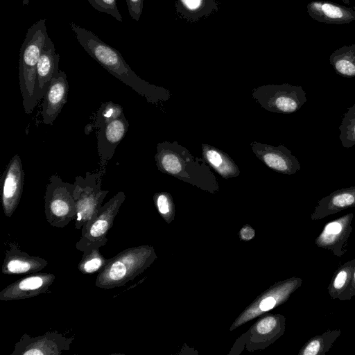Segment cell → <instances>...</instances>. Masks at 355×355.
<instances>
[{"mask_svg": "<svg viewBox=\"0 0 355 355\" xmlns=\"http://www.w3.org/2000/svg\"><path fill=\"white\" fill-rule=\"evenodd\" d=\"M342 1L343 3H346V4H350L351 3V0H340Z\"/></svg>", "mask_w": 355, "mask_h": 355, "instance_id": "cell-34", "label": "cell"}, {"mask_svg": "<svg viewBox=\"0 0 355 355\" xmlns=\"http://www.w3.org/2000/svg\"><path fill=\"white\" fill-rule=\"evenodd\" d=\"M161 172L203 189H214L218 182L210 165L202 158L194 157L177 141L158 143L155 155Z\"/></svg>", "mask_w": 355, "mask_h": 355, "instance_id": "cell-2", "label": "cell"}, {"mask_svg": "<svg viewBox=\"0 0 355 355\" xmlns=\"http://www.w3.org/2000/svg\"><path fill=\"white\" fill-rule=\"evenodd\" d=\"M48 264V261L38 256L31 255L22 250L17 245L12 243L6 252L1 267L5 275L31 274L40 272Z\"/></svg>", "mask_w": 355, "mask_h": 355, "instance_id": "cell-17", "label": "cell"}, {"mask_svg": "<svg viewBox=\"0 0 355 355\" xmlns=\"http://www.w3.org/2000/svg\"><path fill=\"white\" fill-rule=\"evenodd\" d=\"M279 320L272 316H268L261 320L257 325V331L261 334H266L274 330Z\"/></svg>", "mask_w": 355, "mask_h": 355, "instance_id": "cell-29", "label": "cell"}, {"mask_svg": "<svg viewBox=\"0 0 355 355\" xmlns=\"http://www.w3.org/2000/svg\"><path fill=\"white\" fill-rule=\"evenodd\" d=\"M252 97L265 110L276 113H293L306 102L301 86L289 84L268 85L253 89Z\"/></svg>", "mask_w": 355, "mask_h": 355, "instance_id": "cell-8", "label": "cell"}, {"mask_svg": "<svg viewBox=\"0 0 355 355\" xmlns=\"http://www.w3.org/2000/svg\"><path fill=\"white\" fill-rule=\"evenodd\" d=\"M71 27L84 50L110 74L130 87L148 102L167 100L170 94L165 89L140 78L130 67L118 50L103 42L92 31L73 22Z\"/></svg>", "mask_w": 355, "mask_h": 355, "instance_id": "cell-1", "label": "cell"}, {"mask_svg": "<svg viewBox=\"0 0 355 355\" xmlns=\"http://www.w3.org/2000/svg\"><path fill=\"white\" fill-rule=\"evenodd\" d=\"M105 245L95 243L87 245L83 250V256L78 264V270L82 274L91 275L101 272L109 261L100 252V248Z\"/></svg>", "mask_w": 355, "mask_h": 355, "instance_id": "cell-23", "label": "cell"}, {"mask_svg": "<svg viewBox=\"0 0 355 355\" xmlns=\"http://www.w3.org/2000/svg\"><path fill=\"white\" fill-rule=\"evenodd\" d=\"M129 15L138 21L143 10L144 0H125Z\"/></svg>", "mask_w": 355, "mask_h": 355, "instance_id": "cell-30", "label": "cell"}, {"mask_svg": "<svg viewBox=\"0 0 355 355\" xmlns=\"http://www.w3.org/2000/svg\"><path fill=\"white\" fill-rule=\"evenodd\" d=\"M55 279L52 273H31L5 287L0 292V300H24L45 293Z\"/></svg>", "mask_w": 355, "mask_h": 355, "instance_id": "cell-13", "label": "cell"}, {"mask_svg": "<svg viewBox=\"0 0 355 355\" xmlns=\"http://www.w3.org/2000/svg\"><path fill=\"white\" fill-rule=\"evenodd\" d=\"M29 2H30V0H23L22 4H23V6H26L29 3Z\"/></svg>", "mask_w": 355, "mask_h": 355, "instance_id": "cell-33", "label": "cell"}, {"mask_svg": "<svg viewBox=\"0 0 355 355\" xmlns=\"http://www.w3.org/2000/svg\"><path fill=\"white\" fill-rule=\"evenodd\" d=\"M355 266V258L345 262L334 273L327 287L328 293L333 299H339L348 287Z\"/></svg>", "mask_w": 355, "mask_h": 355, "instance_id": "cell-25", "label": "cell"}, {"mask_svg": "<svg viewBox=\"0 0 355 355\" xmlns=\"http://www.w3.org/2000/svg\"><path fill=\"white\" fill-rule=\"evenodd\" d=\"M153 250L146 245L129 248L118 253L98 272L95 286L112 289L125 285L148 266L153 258Z\"/></svg>", "mask_w": 355, "mask_h": 355, "instance_id": "cell-4", "label": "cell"}, {"mask_svg": "<svg viewBox=\"0 0 355 355\" xmlns=\"http://www.w3.org/2000/svg\"><path fill=\"white\" fill-rule=\"evenodd\" d=\"M340 334V329L328 330L311 338L302 347L299 355H325Z\"/></svg>", "mask_w": 355, "mask_h": 355, "instance_id": "cell-24", "label": "cell"}, {"mask_svg": "<svg viewBox=\"0 0 355 355\" xmlns=\"http://www.w3.org/2000/svg\"><path fill=\"white\" fill-rule=\"evenodd\" d=\"M69 84L66 73L59 71L51 80L42 106V121L52 125L67 103Z\"/></svg>", "mask_w": 355, "mask_h": 355, "instance_id": "cell-16", "label": "cell"}, {"mask_svg": "<svg viewBox=\"0 0 355 355\" xmlns=\"http://www.w3.org/2000/svg\"><path fill=\"white\" fill-rule=\"evenodd\" d=\"M72 341L58 331L34 337L25 333L15 344L10 355H61L69 350Z\"/></svg>", "mask_w": 355, "mask_h": 355, "instance_id": "cell-10", "label": "cell"}, {"mask_svg": "<svg viewBox=\"0 0 355 355\" xmlns=\"http://www.w3.org/2000/svg\"><path fill=\"white\" fill-rule=\"evenodd\" d=\"M329 62L338 75L355 77V44L344 45L334 51L329 56Z\"/></svg>", "mask_w": 355, "mask_h": 355, "instance_id": "cell-22", "label": "cell"}, {"mask_svg": "<svg viewBox=\"0 0 355 355\" xmlns=\"http://www.w3.org/2000/svg\"><path fill=\"white\" fill-rule=\"evenodd\" d=\"M105 169L100 168L97 172H86L85 176L75 178L73 197L76 207L74 219L75 228L82 227L96 215L102 202L109 193L101 189L103 175Z\"/></svg>", "mask_w": 355, "mask_h": 355, "instance_id": "cell-6", "label": "cell"}, {"mask_svg": "<svg viewBox=\"0 0 355 355\" xmlns=\"http://www.w3.org/2000/svg\"><path fill=\"white\" fill-rule=\"evenodd\" d=\"M241 236L244 240H250L254 236V231L250 227H245L241 230Z\"/></svg>", "mask_w": 355, "mask_h": 355, "instance_id": "cell-32", "label": "cell"}, {"mask_svg": "<svg viewBox=\"0 0 355 355\" xmlns=\"http://www.w3.org/2000/svg\"><path fill=\"white\" fill-rule=\"evenodd\" d=\"M125 199V193L119 191L101 206L96 215L82 227L81 236L76 243L78 250L83 252L87 245L95 243L105 245L107 235Z\"/></svg>", "mask_w": 355, "mask_h": 355, "instance_id": "cell-9", "label": "cell"}, {"mask_svg": "<svg viewBox=\"0 0 355 355\" xmlns=\"http://www.w3.org/2000/svg\"><path fill=\"white\" fill-rule=\"evenodd\" d=\"M46 21L45 19H40L28 29L19 51V87L22 105L27 114H31L35 107L33 95L37 67L42 49L49 37Z\"/></svg>", "mask_w": 355, "mask_h": 355, "instance_id": "cell-3", "label": "cell"}, {"mask_svg": "<svg viewBox=\"0 0 355 355\" xmlns=\"http://www.w3.org/2000/svg\"><path fill=\"white\" fill-rule=\"evenodd\" d=\"M202 149L203 158L222 178L229 179L240 174L238 166L225 153L208 144H202Z\"/></svg>", "mask_w": 355, "mask_h": 355, "instance_id": "cell-20", "label": "cell"}, {"mask_svg": "<svg viewBox=\"0 0 355 355\" xmlns=\"http://www.w3.org/2000/svg\"><path fill=\"white\" fill-rule=\"evenodd\" d=\"M353 218L354 214L348 213L326 223L315 240V245L342 257L347 250V241L352 232Z\"/></svg>", "mask_w": 355, "mask_h": 355, "instance_id": "cell-12", "label": "cell"}, {"mask_svg": "<svg viewBox=\"0 0 355 355\" xmlns=\"http://www.w3.org/2000/svg\"><path fill=\"white\" fill-rule=\"evenodd\" d=\"M155 205L159 212L163 216L168 215L171 209V199L168 193H157L154 196Z\"/></svg>", "mask_w": 355, "mask_h": 355, "instance_id": "cell-28", "label": "cell"}, {"mask_svg": "<svg viewBox=\"0 0 355 355\" xmlns=\"http://www.w3.org/2000/svg\"><path fill=\"white\" fill-rule=\"evenodd\" d=\"M176 12L189 22H196L218 10L215 0H176Z\"/></svg>", "mask_w": 355, "mask_h": 355, "instance_id": "cell-21", "label": "cell"}, {"mask_svg": "<svg viewBox=\"0 0 355 355\" xmlns=\"http://www.w3.org/2000/svg\"><path fill=\"white\" fill-rule=\"evenodd\" d=\"M309 16L327 24H345L355 21V10L338 3L325 1H312L306 6Z\"/></svg>", "mask_w": 355, "mask_h": 355, "instance_id": "cell-18", "label": "cell"}, {"mask_svg": "<svg viewBox=\"0 0 355 355\" xmlns=\"http://www.w3.org/2000/svg\"><path fill=\"white\" fill-rule=\"evenodd\" d=\"M354 207L355 186L342 188L320 200L311 215V219L313 220H320L329 215Z\"/></svg>", "mask_w": 355, "mask_h": 355, "instance_id": "cell-19", "label": "cell"}, {"mask_svg": "<svg viewBox=\"0 0 355 355\" xmlns=\"http://www.w3.org/2000/svg\"><path fill=\"white\" fill-rule=\"evenodd\" d=\"M353 296H355V266L353 270L351 282L348 287L343 293V294L341 295L338 300H349Z\"/></svg>", "mask_w": 355, "mask_h": 355, "instance_id": "cell-31", "label": "cell"}, {"mask_svg": "<svg viewBox=\"0 0 355 355\" xmlns=\"http://www.w3.org/2000/svg\"><path fill=\"white\" fill-rule=\"evenodd\" d=\"M94 126L97 130V148L101 168L105 169L119 144L128 132L129 123L123 107L112 101L99 107Z\"/></svg>", "mask_w": 355, "mask_h": 355, "instance_id": "cell-5", "label": "cell"}, {"mask_svg": "<svg viewBox=\"0 0 355 355\" xmlns=\"http://www.w3.org/2000/svg\"><path fill=\"white\" fill-rule=\"evenodd\" d=\"M250 146L257 157L276 172L293 175L301 168L298 159L283 145L272 146L252 141Z\"/></svg>", "mask_w": 355, "mask_h": 355, "instance_id": "cell-14", "label": "cell"}, {"mask_svg": "<svg viewBox=\"0 0 355 355\" xmlns=\"http://www.w3.org/2000/svg\"><path fill=\"white\" fill-rule=\"evenodd\" d=\"M339 139L344 148H349L355 145V103L344 114L339 126Z\"/></svg>", "mask_w": 355, "mask_h": 355, "instance_id": "cell-26", "label": "cell"}, {"mask_svg": "<svg viewBox=\"0 0 355 355\" xmlns=\"http://www.w3.org/2000/svg\"><path fill=\"white\" fill-rule=\"evenodd\" d=\"M49 180L44 196L45 217L52 227L63 228L76 216L74 184L64 182L58 174Z\"/></svg>", "mask_w": 355, "mask_h": 355, "instance_id": "cell-7", "label": "cell"}, {"mask_svg": "<svg viewBox=\"0 0 355 355\" xmlns=\"http://www.w3.org/2000/svg\"><path fill=\"white\" fill-rule=\"evenodd\" d=\"M91 6L98 12H105L121 22L122 17L118 10L116 0H87Z\"/></svg>", "mask_w": 355, "mask_h": 355, "instance_id": "cell-27", "label": "cell"}, {"mask_svg": "<svg viewBox=\"0 0 355 355\" xmlns=\"http://www.w3.org/2000/svg\"><path fill=\"white\" fill-rule=\"evenodd\" d=\"M60 55L55 52L54 44L48 37L42 49L37 67L34 89V103L44 97L52 78L58 73Z\"/></svg>", "mask_w": 355, "mask_h": 355, "instance_id": "cell-15", "label": "cell"}, {"mask_svg": "<svg viewBox=\"0 0 355 355\" xmlns=\"http://www.w3.org/2000/svg\"><path fill=\"white\" fill-rule=\"evenodd\" d=\"M24 181L21 158L15 154L10 160L1 176V204L4 214L11 217L18 207Z\"/></svg>", "mask_w": 355, "mask_h": 355, "instance_id": "cell-11", "label": "cell"}]
</instances>
